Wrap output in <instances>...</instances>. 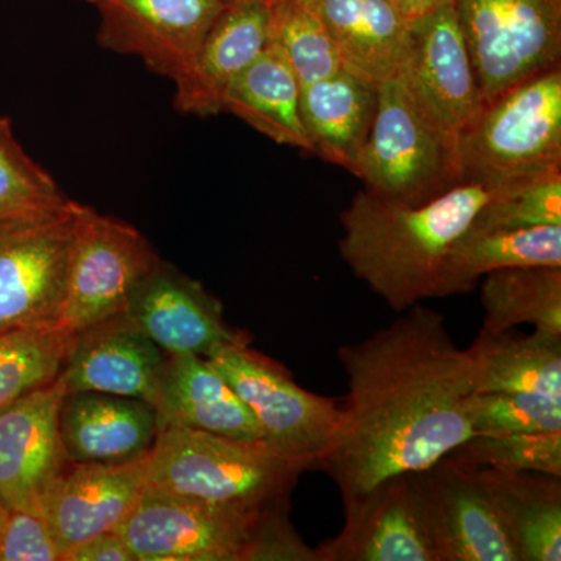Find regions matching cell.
I'll use <instances>...</instances> for the list:
<instances>
[{
    "label": "cell",
    "mask_w": 561,
    "mask_h": 561,
    "mask_svg": "<svg viewBox=\"0 0 561 561\" xmlns=\"http://www.w3.org/2000/svg\"><path fill=\"white\" fill-rule=\"evenodd\" d=\"M470 413L474 437L561 431V398L540 393H474L471 398Z\"/></svg>",
    "instance_id": "obj_32"
},
{
    "label": "cell",
    "mask_w": 561,
    "mask_h": 561,
    "mask_svg": "<svg viewBox=\"0 0 561 561\" xmlns=\"http://www.w3.org/2000/svg\"><path fill=\"white\" fill-rule=\"evenodd\" d=\"M76 339L58 327L0 332V412L54 382Z\"/></svg>",
    "instance_id": "obj_29"
},
{
    "label": "cell",
    "mask_w": 561,
    "mask_h": 561,
    "mask_svg": "<svg viewBox=\"0 0 561 561\" xmlns=\"http://www.w3.org/2000/svg\"><path fill=\"white\" fill-rule=\"evenodd\" d=\"M379 84L342 68L301 88V117L312 153L356 175L370 136Z\"/></svg>",
    "instance_id": "obj_23"
},
{
    "label": "cell",
    "mask_w": 561,
    "mask_h": 561,
    "mask_svg": "<svg viewBox=\"0 0 561 561\" xmlns=\"http://www.w3.org/2000/svg\"><path fill=\"white\" fill-rule=\"evenodd\" d=\"M311 468L267 442L175 426L158 431L146 457L147 485L250 515L290 500L298 478Z\"/></svg>",
    "instance_id": "obj_3"
},
{
    "label": "cell",
    "mask_w": 561,
    "mask_h": 561,
    "mask_svg": "<svg viewBox=\"0 0 561 561\" xmlns=\"http://www.w3.org/2000/svg\"><path fill=\"white\" fill-rule=\"evenodd\" d=\"M493 192L485 184L461 183L421 206L357 192L341 216V257L391 311L442 298L453 247Z\"/></svg>",
    "instance_id": "obj_2"
},
{
    "label": "cell",
    "mask_w": 561,
    "mask_h": 561,
    "mask_svg": "<svg viewBox=\"0 0 561 561\" xmlns=\"http://www.w3.org/2000/svg\"><path fill=\"white\" fill-rule=\"evenodd\" d=\"M449 456L472 467L542 472L561 478V431L496 437L476 435Z\"/></svg>",
    "instance_id": "obj_31"
},
{
    "label": "cell",
    "mask_w": 561,
    "mask_h": 561,
    "mask_svg": "<svg viewBox=\"0 0 561 561\" xmlns=\"http://www.w3.org/2000/svg\"><path fill=\"white\" fill-rule=\"evenodd\" d=\"M522 561L561 560V478L478 467Z\"/></svg>",
    "instance_id": "obj_24"
},
{
    "label": "cell",
    "mask_w": 561,
    "mask_h": 561,
    "mask_svg": "<svg viewBox=\"0 0 561 561\" xmlns=\"http://www.w3.org/2000/svg\"><path fill=\"white\" fill-rule=\"evenodd\" d=\"M468 351L476 393L523 391L561 398V335L481 328Z\"/></svg>",
    "instance_id": "obj_26"
},
{
    "label": "cell",
    "mask_w": 561,
    "mask_h": 561,
    "mask_svg": "<svg viewBox=\"0 0 561 561\" xmlns=\"http://www.w3.org/2000/svg\"><path fill=\"white\" fill-rule=\"evenodd\" d=\"M516 267H561V225L471 227L449 254L442 298L470 294L482 276Z\"/></svg>",
    "instance_id": "obj_27"
},
{
    "label": "cell",
    "mask_w": 561,
    "mask_h": 561,
    "mask_svg": "<svg viewBox=\"0 0 561 561\" xmlns=\"http://www.w3.org/2000/svg\"><path fill=\"white\" fill-rule=\"evenodd\" d=\"M354 176L376 197L409 206L426 205L461 184L457 140L401 76L379 84L375 122Z\"/></svg>",
    "instance_id": "obj_5"
},
{
    "label": "cell",
    "mask_w": 561,
    "mask_h": 561,
    "mask_svg": "<svg viewBox=\"0 0 561 561\" xmlns=\"http://www.w3.org/2000/svg\"><path fill=\"white\" fill-rule=\"evenodd\" d=\"M158 431L157 411L149 402L99 391H76L62 398L60 434L70 463L146 459Z\"/></svg>",
    "instance_id": "obj_20"
},
{
    "label": "cell",
    "mask_w": 561,
    "mask_h": 561,
    "mask_svg": "<svg viewBox=\"0 0 561 561\" xmlns=\"http://www.w3.org/2000/svg\"><path fill=\"white\" fill-rule=\"evenodd\" d=\"M160 262L153 245L131 225L84 206L58 328L79 335L121 316Z\"/></svg>",
    "instance_id": "obj_9"
},
{
    "label": "cell",
    "mask_w": 561,
    "mask_h": 561,
    "mask_svg": "<svg viewBox=\"0 0 561 561\" xmlns=\"http://www.w3.org/2000/svg\"><path fill=\"white\" fill-rule=\"evenodd\" d=\"M168 354L124 313L80 332L60 378L66 393L99 391L153 404Z\"/></svg>",
    "instance_id": "obj_18"
},
{
    "label": "cell",
    "mask_w": 561,
    "mask_h": 561,
    "mask_svg": "<svg viewBox=\"0 0 561 561\" xmlns=\"http://www.w3.org/2000/svg\"><path fill=\"white\" fill-rule=\"evenodd\" d=\"M482 328L511 331L519 324L561 335V267L491 272L481 287Z\"/></svg>",
    "instance_id": "obj_28"
},
{
    "label": "cell",
    "mask_w": 561,
    "mask_h": 561,
    "mask_svg": "<svg viewBox=\"0 0 561 561\" xmlns=\"http://www.w3.org/2000/svg\"><path fill=\"white\" fill-rule=\"evenodd\" d=\"M290 500L265 508L254 519L242 561H320L289 519Z\"/></svg>",
    "instance_id": "obj_35"
},
{
    "label": "cell",
    "mask_w": 561,
    "mask_h": 561,
    "mask_svg": "<svg viewBox=\"0 0 561 561\" xmlns=\"http://www.w3.org/2000/svg\"><path fill=\"white\" fill-rule=\"evenodd\" d=\"M257 2L265 3L267 7L278 5V3L289 2V0H257Z\"/></svg>",
    "instance_id": "obj_40"
},
{
    "label": "cell",
    "mask_w": 561,
    "mask_h": 561,
    "mask_svg": "<svg viewBox=\"0 0 561 561\" xmlns=\"http://www.w3.org/2000/svg\"><path fill=\"white\" fill-rule=\"evenodd\" d=\"M345 524L317 548L320 561H438L416 472L343 500Z\"/></svg>",
    "instance_id": "obj_13"
},
{
    "label": "cell",
    "mask_w": 561,
    "mask_h": 561,
    "mask_svg": "<svg viewBox=\"0 0 561 561\" xmlns=\"http://www.w3.org/2000/svg\"><path fill=\"white\" fill-rule=\"evenodd\" d=\"M561 225V172L494 190L474 228H534Z\"/></svg>",
    "instance_id": "obj_34"
},
{
    "label": "cell",
    "mask_w": 561,
    "mask_h": 561,
    "mask_svg": "<svg viewBox=\"0 0 561 561\" xmlns=\"http://www.w3.org/2000/svg\"><path fill=\"white\" fill-rule=\"evenodd\" d=\"M460 183L502 190L561 172V66L502 92L457 138Z\"/></svg>",
    "instance_id": "obj_4"
},
{
    "label": "cell",
    "mask_w": 561,
    "mask_h": 561,
    "mask_svg": "<svg viewBox=\"0 0 561 561\" xmlns=\"http://www.w3.org/2000/svg\"><path fill=\"white\" fill-rule=\"evenodd\" d=\"M66 201L68 197L54 176L22 149L10 121L0 117V217Z\"/></svg>",
    "instance_id": "obj_33"
},
{
    "label": "cell",
    "mask_w": 561,
    "mask_h": 561,
    "mask_svg": "<svg viewBox=\"0 0 561 561\" xmlns=\"http://www.w3.org/2000/svg\"><path fill=\"white\" fill-rule=\"evenodd\" d=\"M257 515L147 485L117 531L136 561H242Z\"/></svg>",
    "instance_id": "obj_10"
},
{
    "label": "cell",
    "mask_w": 561,
    "mask_h": 561,
    "mask_svg": "<svg viewBox=\"0 0 561 561\" xmlns=\"http://www.w3.org/2000/svg\"><path fill=\"white\" fill-rule=\"evenodd\" d=\"M83 2L92 3V5H95V3L99 2V0H83Z\"/></svg>",
    "instance_id": "obj_41"
},
{
    "label": "cell",
    "mask_w": 561,
    "mask_h": 561,
    "mask_svg": "<svg viewBox=\"0 0 561 561\" xmlns=\"http://www.w3.org/2000/svg\"><path fill=\"white\" fill-rule=\"evenodd\" d=\"M271 43L286 57L301 88L343 68L330 33L309 0L271 7Z\"/></svg>",
    "instance_id": "obj_30"
},
{
    "label": "cell",
    "mask_w": 561,
    "mask_h": 561,
    "mask_svg": "<svg viewBox=\"0 0 561 561\" xmlns=\"http://www.w3.org/2000/svg\"><path fill=\"white\" fill-rule=\"evenodd\" d=\"M342 66L373 83L394 79L411 60L412 22L390 0H309Z\"/></svg>",
    "instance_id": "obj_22"
},
{
    "label": "cell",
    "mask_w": 561,
    "mask_h": 561,
    "mask_svg": "<svg viewBox=\"0 0 561 561\" xmlns=\"http://www.w3.org/2000/svg\"><path fill=\"white\" fill-rule=\"evenodd\" d=\"M412 54L400 76L443 130L457 140L481 114V88L451 0L412 21Z\"/></svg>",
    "instance_id": "obj_15"
},
{
    "label": "cell",
    "mask_w": 561,
    "mask_h": 561,
    "mask_svg": "<svg viewBox=\"0 0 561 561\" xmlns=\"http://www.w3.org/2000/svg\"><path fill=\"white\" fill-rule=\"evenodd\" d=\"M390 2L401 11L402 16L412 22L437 9L446 0H390Z\"/></svg>",
    "instance_id": "obj_38"
},
{
    "label": "cell",
    "mask_w": 561,
    "mask_h": 561,
    "mask_svg": "<svg viewBox=\"0 0 561 561\" xmlns=\"http://www.w3.org/2000/svg\"><path fill=\"white\" fill-rule=\"evenodd\" d=\"M124 316L168 356L206 357L227 343L250 342L197 280L160 262L131 295Z\"/></svg>",
    "instance_id": "obj_16"
},
{
    "label": "cell",
    "mask_w": 561,
    "mask_h": 561,
    "mask_svg": "<svg viewBox=\"0 0 561 561\" xmlns=\"http://www.w3.org/2000/svg\"><path fill=\"white\" fill-rule=\"evenodd\" d=\"M147 486L146 459L127 463H70L43 512L66 561L73 549L117 531Z\"/></svg>",
    "instance_id": "obj_17"
},
{
    "label": "cell",
    "mask_w": 561,
    "mask_h": 561,
    "mask_svg": "<svg viewBox=\"0 0 561 561\" xmlns=\"http://www.w3.org/2000/svg\"><path fill=\"white\" fill-rule=\"evenodd\" d=\"M66 561H136V557L119 531H108L73 549Z\"/></svg>",
    "instance_id": "obj_37"
},
{
    "label": "cell",
    "mask_w": 561,
    "mask_h": 561,
    "mask_svg": "<svg viewBox=\"0 0 561 561\" xmlns=\"http://www.w3.org/2000/svg\"><path fill=\"white\" fill-rule=\"evenodd\" d=\"M348 376L341 437L321 460L342 500L430 468L474 437V375L445 317L415 305L370 337L337 351Z\"/></svg>",
    "instance_id": "obj_1"
},
{
    "label": "cell",
    "mask_w": 561,
    "mask_h": 561,
    "mask_svg": "<svg viewBox=\"0 0 561 561\" xmlns=\"http://www.w3.org/2000/svg\"><path fill=\"white\" fill-rule=\"evenodd\" d=\"M161 427L267 442L245 402L202 356H168L153 401ZM268 443V442H267Z\"/></svg>",
    "instance_id": "obj_21"
},
{
    "label": "cell",
    "mask_w": 561,
    "mask_h": 561,
    "mask_svg": "<svg viewBox=\"0 0 561 561\" xmlns=\"http://www.w3.org/2000/svg\"><path fill=\"white\" fill-rule=\"evenodd\" d=\"M60 376L0 412V496L10 511L43 512L44 501L68 470L62 448Z\"/></svg>",
    "instance_id": "obj_14"
},
{
    "label": "cell",
    "mask_w": 561,
    "mask_h": 561,
    "mask_svg": "<svg viewBox=\"0 0 561 561\" xmlns=\"http://www.w3.org/2000/svg\"><path fill=\"white\" fill-rule=\"evenodd\" d=\"M84 205L0 217V332L58 327Z\"/></svg>",
    "instance_id": "obj_6"
},
{
    "label": "cell",
    "mask_w": 561,
    "mask_h": 561,
    "mask_svg": "<svg viewBox=\"0 0 561 561\" xmlns=\"http://www.w3.org/2000/svg\"><path fill=\"white\" fill-rule=\"evenodd\" d=\"M224 111L276 144L312 153L301 117V84L278 47L268 44L225 92Z\"/></svg>",
    "instance_id": "obj_25"
},
{
    "label": "cell",
    "mask_w": 561,
    "mask_h": 561,
    "mask_svg": "<svg viewBox=\"0 0 561 561\" xmlns=\"http://www.w3.org/2000/svg\"><path fill=\"white\" fill-rule=\"evenodd\" d=\"M249 343H227L206 359L245 402L265 440L319 468L341 437L342 405L301 389L280 365L250 350Z\"/></svg>",
    "instance_id": "obj_7"
},
{
    "label": "cell",
    "mask_w": 561,
    "mask_h": 561,
    "mask_svg": "<svg viewBox=\"0 0 561 561\" xmlns=\"http://www.w3.org/2000/svg\"><path fill=\"white\" fill-rule=\"evenodd\" d=\"M483 103L561 66V0H451Z\"/></svg>",
    "instance_id": "obj_8"
},
{
    "label": "cell",
    "mask_w": 561,
    "mask_h": 561,
    "mask_svg": "<svg viewBox=\"0 0 561 561\" xmlns=\"http://www.w3.org/2000/svg\"><path fill=\"white\" fill-rule=\"evenodd\" d=\"M234 0H99L98 39L105 49L136 55L175 80Z\"/></svg>",
    "instance_id": "obj_11"
},
{
    "label": "cell",
    "mask_w": 561,
    "mask_h": 561,
    "mask_svg": "<svg viewBox=\"0 0 561 561\" xmlns=\"http://www.w3.org/2000/svg\"><path fill=\"white\" fill-rule=\"evenodd\" d=\"M10 508L7 507L5 501L0 496V534H2L3 526H5L7 518H9Z\"/></svg>",
    "instance_id": "obj_39"
},
{
    "label": "cell",
    "mask_w": 561,
    "mask_h": 561,
    "mask_svg": "<svg viewBox=\"0 0 561 561\" xmlns=\"http://www.w3.org/2000/svg\"><path fill=\"white\" fill-rule=\"evenodd\" d=\"M0 561H61L60 549L43 515L10 511L0 534Z\"/></svg>",
    "instance_id": "obj_36"
},
{
    "label": "cell",
    "mask_w": 561,
    "mask_h": 561,
    "mask_svg": "<svg viewBox=\"0 0 561 561\" xmlns=\"http://www.w3.org/2000/svg\"><path fill=\"white\" fill-rule=\"evenodd\" d=\"M271 44V7L234 0L210 27L187 69L173 80L181 113L214 116L224 111L232 81Z\"/></svg>",
    "instance_id": "obj_19"
},
{
    "label": "cell",
    "mask_w": 561,
    "mask_h": 561,
    "mask_svg": "<svg viewBox=\"0 0 561 561\" xmlns=\"http://www.w3.org/2000/svg\"><path fill=\"white\" fill-rule=\"evenodd\" d=\"M416 481L438 561H522L478 467L446 456Z\"/></svg>",
    "instance_id": "obj_12"
}]
</instances>
